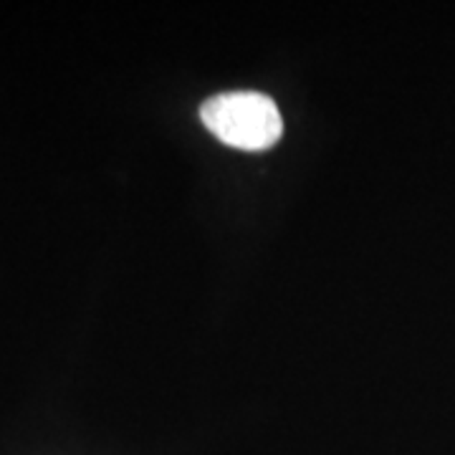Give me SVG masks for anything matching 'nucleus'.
I'll return each instance as SVG.
<instances>
[{
    "label": "nucleus",
    "mask_w": 455,
    "mask_h": 455,
    "mask_svg": "<svg viewBox=\"0 0 455 455\" xmlns=\"http://www.w3.org/2000/svg\"><path fill=\"white\" fill-rule=\"evenodd\" d=\"M200 119L226 145L260 152L278 142L283 122L276 101L259 92H228L200 107Z\"/></svg>",
    "instance_id": "1"
}]
</instances>
